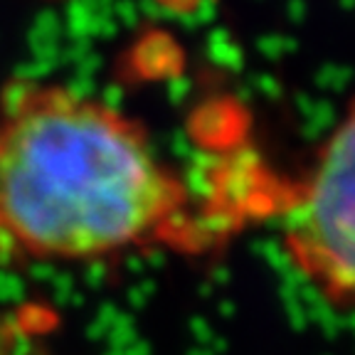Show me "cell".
Listing matches in <instances>:
<instances>
[{"instance_id":"3957f363","label":"cell","mask_w":355,"mask_h":355,"mask_svg":"<svg viewBox=\"0 0 355 355\" xmlns=\"http://www.w3.org/2000/svg\"><path fill=\"white\" fill-rule=\"evenodd\" d=\"M42 333L22 326L0 328V355H62L40 338Z\"/></svg>"},{"instance_id":"6da1fadb","label":"cell","mask_w":355,"mask_h":355,"mask_svg":"<svg viewBox=\"0 0 355 355\" xmlns=\"http://www.w3.org/2000/svg\"><path fill=\"white\" fill-rule=\"evenodd\" d=\"M210 227L139 119L57 82L0 94V264L200 254L220 239Z\"/></svg>"},{"instance_id":"7a4b0ae2","label":"cell","mask_w":355,"mask_h":355,"mask_svg":"<svg viewBox=\"0 0 355 355\" xmlns=\"http://www.w3.org/2000/svg\"><path fill=\"white\" fill-rule=\"evenodd\" d=\"M282 247L333 306H355V96L279 200Z\"/></svg>"}]
</instances>
